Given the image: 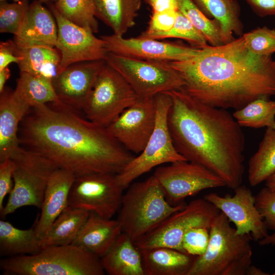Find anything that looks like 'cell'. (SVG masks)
<instances>
[{
	"instance_id": "cell-1",
	"label": "cell",
	"mask_w": 275,
	"mask_h": 275,
	"mask_svg": "<svg viewBox=\"0 0 275 275\" xmlns=\"http://www.w3.org/2000/svg\"><path fill=\"white\" fill-rule=\"evenodd\" d=\"M31 107L20 123V145L75 177L119 173L134 157L107 127L80 117L63 104Z\"/></svg>"
},
{
	"instance_id": "cell-2",
	"label": "cell",
	"mask_w": 275,
	"mask_h": 275,
	"mask_svg": "<svg viewBox=\"0 0 275 275\" xmlns=\"http://www.w3.org/2000/svg\"><path fill=\"white\" fill-rule=\"evenodd\" d=\"M168 62L183 79L182 89L212 106L236 111L275 95V60L251 52L242 36L208 45L189 59Z\"/></svg>"
},
{
	"instance_id": "cell-3",
	"label": "cell",
	"mask_w": 275,
	"mask_h": 275,
	"mask_svg": "<svg viewBox=\"0 0 275 275\" xmlns=\"http://www.w3.org/2000/svg\"><path fill=\"white\" fill-rule=\"evenodd\" d=\"M166 93L172 99L168 123L177 151L216 174L228 188L241 185L245 137L233 115L198 100L182 89Z\"/></svg>"
},
{
	"instance_id": "cell-4",
	"label": "cell",
	"mask_w": 275,
	"mask_h": 275,
	"mask_svg": "<svg viewBox=\"0 0 275 275\" xmlns=\"http://www.w3.org/2000/svg\"><path fill=\"white\" fill-rule=\"evenodd\" d=\"M222 212L213 220L206 252L196 256L186 275H246L252 265L251 235H239Z\"/></svg>"
},
{
	"instance_id": "cell-5",
	"label": "cell",
	"mask_w": 275,
	"mask_h": 275,
	"mask_svg": "<svg viewBox=\"0 0 275 275\" xmlns=\"http://www.w3.org/2000/svg\"><path fill=\"white\" fill-rule=\"evenodd\" d=\"M127 188L123 196L117 219L122 232L134 243L186 205L184 202L171 204L153 175L131 183Z\"/></svg>"
},
{
	"instance_id": "cell-6",
	"label": "cell",
	"mask_w": 275,
	"mask_h": 275,
	"mask_svg": "<svg viewBox=\"0 0 275 275\" xmlns=\"http://www.w3.org/2000/svg\"><path fill=\"white\" fill-rule=\"evenodd\" d=\"M5 274L17 275H103L101 259L73 244L50 245L33 255L1 260Z\"/></svg>"
},
{
	"instance_id": "cell-7",
	"label": "cell",
	"mask_w": 275,
	"mask_h": 275,
	"mask_svg": "<svg viewBox=\"0 0 275 275\" xmlns=\"http://www.w3.org/2000/svg\"><path fill=\"white\" fill-rule=\"evenodd\" d=\"M156 121L153 131L143 150L134 157L118 174L119 182L125 189L136 178L156 167L187 160L176 149L170 132L168 115L172 99L166 92L154 97Z\"/></svg>"
},
{
	"instance_id": "cell-8",
	"label": "cell",
	"mask_w": 275,
	"mask_h": 275,
	"mask_svg": "<svg viewBox=\"0 0 275 275\" xmlns=\"http://www.w3.org/2000/svg\"><path fill=\"white\" fill-rule=\"evenodd\" d=\"M16 163L13 186L1 212L5 217L25 206L41 208L48 179L58 167L47 158L20 146L10 157Z\"/></svg>"
},
{
	"instance_id": "cell-9",
	"label": "cell",
	"mask_w": 275,
	"mask_h": 275,
	"mask_svg": "<svg viewBox=\"0 0 275 275\" xmlns=\"http://www.w3.org/2000/svg\"><path fill=\"white\" fill-rule=\"evenodd\" d=\"M105 62L128 82L138 97L156 95L183 88L184 82L168 62L149 61L107 52Z\"/></svg>"
},
{
	"instance_id": "cell-10",
	"label": "cell",
	"mask_w": 275,
	"mask_h": 275,
	"mask_svg": "<svg viewBox=\"0 0 275 275\" xmlns=\"http://www.w3.org/2000/svg\"><path fill=\"white\" fill-rule=\"evenodd\" d=\"M138 98L125 79L105 62L83 111L89 120L106 127Z\"/></svg>"
},
{
	"instance_id": "cell-11",
	"label": "cell",
	"mask_w": 275,
	"mask_h": 275,
	"mask_svg": "<svg viewBox=\"0 0 275 275\" xmlns=\"http://www.w3.org/2000/svg\"><path fill=\"white\" fill-rule=\"evenodd\" d=\"M219 210L204 198L190 201L169 216L156 228L134 242L139 250L168 247L186 253L182 246L185 233L195 227L210 226Z\"/></svg>"
},
{
	"instance_id": "cell-12",
	"label": "cell",
	"mask_w": 275,
	"mask_h": 275,
	"mask_svg": "<svg viewBox=\"0 0 275 275\" xmlns=\"http://www.w3.org/2000/svg\"><path fill=\"white\" fill-rule=\"evenodd\" d=\"M124 189L116 174L95 173L76 177L68 206L110 219L121 207Z\"/></svg>"
},
{
	"instance_id": "cell-13",
	"label": "cell",
	"mask_w": 275,
	"mask_h": 275,
	"mask_svg": "<svg viewBox=\"0 0 275 275\" xmlns=\"http://www.w3.org/2000/svg\"><path fill=\"white\" fill-rule=\"evenodd\" d=\"M173 205L201 191L226 186L216 174L199 163L188 160L170 163L157 167L153 175Z\"/></svg>"
},
{
	"instance_id": "cell-14",
	"label": "cell",
	"mask_w": 275,
	"mask_h": 275,
	"mask_svg": "<svg viewBox=\"0 0 275 275\" xmlns=\"http://www.w3.org/2000/svg\"><path fill=\"white\" fill-rule=\"evenodd\" d=\"M58 26L56 47L60 52V73L70 65L79 62L104 60L107 53L104 41L92 31L69 21L48 3Z\"/></svg>"
},
{
	"instance_id": "cell-15",
	"label": "cell",
	"mask_w": 275,
	"mask_h": 275,
	"mask_svg": "<svg viewBox=\"0 0 275 275\" xmlns=\"http://www.w3.org/2000/svg\"><path fill=\"white\" fill-rule=\"evenodd\" d=\"M154 97H139L106 127L110 133L131 153L140 154L153 131L156 121Z\"/></svg>"
},
{
	"instance_id": "cell-16",
	"label": "cell",
	"mask_w": 275,
	"mask_h": 275,
	"mask_svg": "<svg viewBox=\"0 0 275 275\" xmlns=\"http://www.w3.org/2000/svg\"><path fill=\"white\" fill-rule=\"evenodd\" d=\"M234 194L221 196L211 193L204 198L223 212L235 225L239 235H251L259 241L268 234L263 218L255 206V198L251 190L244 185L234 189Z\"/></svg>"
},
{
	"instance_id": "cell-17",
	"label": "cell",
	"mask_w": 275,
	"mask_h": 275,
	"mask_svg": "<svg viewBox=\"0 0 275 275\" xmlns=\"http://www.w3.org/2000/svg\"><path fill=\"white\" fill-rule=\"evenodd\" d=\"M108 52L141 60L162 62L184 61L200 52L201 48L143 38H125L113 34L100 37Z\"/></svg>"
},
{
	"instance_id": "cell-18",
	"label": "cell",
	"mask_w": 275,
	"mask_h": 275,
	"mask_svg": "<svg viewBox=\"0 0 275 275\" xmlns=\"http://www.w3.org/2000/svg\"><path fill=\"white\" fill-rule=\"evenodd\" d=\"M105 63V60L79 62L64 69L52 81L60 101L76 112L83 110Z\"/></svg>"
},
{
	"instance_id": "cell-19",
	"label": "cell",
	"mask_w": 275,
	"mask_h": 275,
	"mask_svg": "<svg viewBox=\"0 0 275 275\" xmlns=\"http://www.w3.org/2000/svg\"><path fill=\"white\" fill-rule=\"evenodd\" d=\"M58 26L52 13L39 0L29 5L25 18L14 39L17 47L34 46L56 47Z\"/></svg>"
},
{
	"instance_id": "cell-20",
	"label": "cell",
	"mask_w": 275,
	"mask_h": 275,
	"mask_svg": "<svg viewBox=\"0 0 275 275\" xmlns=\"http://www.w3.org/2000/svg\"><path fill=\"white\" fill-rule=\"evenodd\" d=\"M70 172L57 168L51 174L46 186L39 217L35 230L41 240L60 214L68 206L70 188L75 179Z\"/></svg>"
},
{
	"instance_id": "cell-21",
	"label": "cell",
	"mask_w": 275,
	"mask_h": 275,
	"mask_svg": "<svg viewBox=\"0 0 275 275\" xmlns=\"http://www.w3.org/2000/svg\"><path fill=\"white\" fill-rule=\"evenodd\" d=\"M31 107L14 91L4 89L0 97V161L10 158L20 146L18 130Z\"/></svg>"
},
{
	"instance_id": "cell-22",
	"label": "cell",
	"mask_w": 275,
	"mask_h": 275,
	"mask_svg": "<svg viewBox=\"0 0 275 275\" xmlns=\"http://www.w3.org/2000/svg\"><path fill=\"white\" fill-rule=\"evenodd\" d=\"M122 232L118 219L104 218L90 212L86 222L72 244L101 259Z\"/></svg>"
},
{
	"instance_id": "cell-23",
	"label": "cell",
	"mask_w": 275,
	"mask_h": 275,
	"mask_svg": "<svg viewBox=\"0 0 275 275\" xmlns=\"http://www.w3.org/2000/svg\"><path fill=\"white\" fill-rule=\"evenodd\" d=\"M140 250L145 275H186L196 257L168 247Z\"/></svg>"
},
{
	"instance_id": "cell-24",
	"label": "cell",
	"mask_w": 275,
	"mask_h": 275,
	"mask_svg": "<svg viewBox=\"0 0 275 275\" xmlns=\"http://www.w3.org/2000/svg\"><path fill=\"white\" fill-rule=\"evenodd\" d=\"M101 261L109 275H145L140 250L123 232Z\"/></svg>"
},
{
	"instance_id": "cell-25",
	"label": "cell",
	"mask_w": 275,
	"mask_h": 275,
	"mask_svg": "<svg viewBox=\"0 0 275 275\" xmlns=\"http://www.w3.org/2000/svg\"><path fill=\"white\" fill-rule=\"evenodd\" d=\"M143 0H93L95 16L123 36L135 23Z\"/></svg>"
},
{
	"instance_id": "cell-26",
	"label": "cell",
	"mask_w": 275,
	"mask_h": 275,
	"mask_svg": "<svg viewBox=\"0 0 275 275\" xmlns=\"http://www.w3.org/2000/svg\"><path fill=\"white\" fill-rule=\"evenodd\" d=\"M15 53L21 58L17 64L20 72L44 77L51 81L60 73L61 54L56 47L34 46L19 48Z\"/></svg>"
},
{
	"instance_id": "cell-27",
	"label": "cell",
	"mask_w": 275,
	"mask_h": 275,
	"mask_svg": "<svg viewBox=\"0 0 275 275\" xmlns=\"http://www.w3.org/2000/svg\"><path fill=\"white\" fill-rule=\"evenodd\" d=\"M208 18L220 24L224 44L235 38L233 34L241 35L243 25L240 19V9L236 0H193Z\"/></svg>"
},
{
	"instance_id": "cell-28",
	"label": "cell",
	"mask_w": 275,
	"mask_h": 275,
	"mask_svg": "<svg viewBox=\"0 0 275 275\" xmlns=\"http://www.w3.org/2000/svg\"><path fill=\"white\" fill-rule=\"evenodd\" d=\"M42 249L35 230V223L29 229H19L7 221H0L1 256L33 255Z\"/></svg>"
},
{
	"instance_id": "cell-29",
	"label": "cell",
	"mask_w": 275,
	"mask_h": 275,
	"mask_svg": "<svg viewBox=\"0 0 275 275\" xmlns=\"http://www.w3.org/2000/svg\"><path fill=\"white\" fill-rule=\"evenodd\" d=\"M90 212L68 206L53 223L41 239L42 248L50 245L72 244L86 222Z\"/></svg>"
},
{
	"instance_id": "cell-30",
	"label": "cell",
	"mask_w": 275,
	"mask_h": 275,
	"mask_svg": "<svg viewBox=\"0 0 275 275\" xmlns=\"http://www.w3.org/2000/svg\"><path fill=\"white\" fill-rule=\"evenodd\" d=\"M275 173V129L267 128L257 151L248 162V178L252 186L265 181Z\"/></svg>"
},
{
	"instance_id": "cell-31",
	"label": "cell",
	"mask_w": 275,
	"mask_h": 275,
	"mask_svg": "<svg viewBox=\"0 0 275 275\" xmlns=\"http://www.w3.org/2000/svg\"><path fill=\"white\" fill-rule=\"evenodd\" d=\"M20 72L14 91L31 107L49 103H62L51 80L27 72Z\"/></svg>"
},
{
	"instance_id": "cell-32",
	"label": "cell",
	"mask_w": 275,
	"mask_h": 275,
	"mask_svg": "<svg viewBox=\"0 0 275 275\" xmlns=\"http://www.w3.org/2000/svg\"><path fill=\"white\" fill-rule=\"evenodd\" d=\"M242 127L275 129V101L269 98H257L232 114Z\"/></svg>"
},
{
	"instance_id": "cell-33",
	"label": "cell",
	"mask_w": 275,
	"mask_h": 275,
	"mask_svg": "<svg viewBox=\"0 0 275 275\" xmlns=\"http://www.w3.org/2000/svg\"><path fill=\"white\" fill-rule=\"evenodd\" d=\"M178 11L205 37L211 46L224 44L221 26L215 19L204 14L193 0H177Z\"/></svg>"
},
{
	"instance_id": "cell-34",
	"label": "cell",
	"mask_w": 275,
	"mask_h": 275,
	"mask_svg": "<svg viewBox=\"0 0 275 275\" xmlns=\"http://www.w3.org/2000/svg\"><path fill=\"white\" fill-rule=\"evenodd\" d=\"M53 5L69 21L94 33L98 31L93 0H57Z\"/></svg>"
},
{
	"instance_id": "cell-35",
	"label": "cell",
	"mask_w": 275,
	"mask_h": 275,
	"mask_svg": "<svg viewBox=\"0 0 275 275\" xmlns=\"http://www.w3.org/2000/svg\"><path fill=\"white\" fill-rule=\"evenodd\" d=\"M183 39L193 47L204 48L208 45L205 37L190 22L182 13L178 11L173 27L168 32L151 35L148 38L159 40L166 38Z\"/></svg>"
},
{
	"instance_id": "cell-36",
	"label": "cell",
	"mask_w": 275,
	"mask_h": 275,
	"mask_svg": "<svg viewBox=\"0 0 275 275\" xmlns=\"http://www.w3.org/2000/svg\"><path fill=\"white\" fill-rule=\"evenodd\" d=\"M29 7L28 0L10 3L7 1H0V32L16 35L24 22Z\"/></svg>"
},
{
	"instance_id": "cell-37",
	"label": "cell",
	"mask_w": 275,
	"mask_h": 275,
	"mask_svg": "<svg viewBox=\"0 0 275 275\" xmlns=\"http://www.w3.org/2000/svg\"><path fill=\"white\" fill-rule=\"evenodd\" d=\"M246 48L259 56H271L275 53V30L258 27L241 36Z\"/></svg>"
},
{
	"instance_id": "cell-38",
	"label": "cell",
	"mask_w": 275,
	"mask_h": 275,
	"mask_svg": "<svg viewBox=\"0 0 275 275\" xmlns=\"http://www.w3.org/2000/svg\"><path fill=\"white\" fill-rule=\"evenodd\" d=\"M209 239V229L195 227L185 233L182 240V246L186 254L194 256H200L206 252Z\"/></svg>"
},
{
	"instance_id": "cell-39",
	"label": "cell",
	"mask_w": 275,
	"mask_h": 275,
	"mask_svg": "<svg viewBox=\"0 0 275 275\" xmlns=\"http://www.w3.org/2000/svg\"><path fill=\"white\" fill-rule=\"evenodd\" d=\"M255 206L267 229L275 231V194L265 186L255 196Z\"/></svg>"
},
{
	"instance_id": "cell-40",
	"label": "cell",
	"mask_w": 275,
	"mask_h": 275,
	"mask_svg": "<svg viewBox=\"0 0 275 275\" xmlns=\"http://www.w3.org/2000/svg\"><path fill=\"white\" fill-rule=\"evenodd\" d=\"M177 11L152 12L147 30L139 37L148 38L151 35L169 31L174 25Z\"/></svg>"
},
{
	"instance_id": "cell-41",
	"label": "cell",
	"mask_w": 275,
	"mask_h": 275,
	"mask_svg": "<svg viewBox=\"0 0 275 275\" xmlns=\"http://www.w3.org/2000/svg\"><path fill=\"white\" fill-rule=\"evenodd\" d=\"M16 168L15 162L10 158L0 161V211L4 208V200L13 188V174Z\"/></svg>"
},
{
	"instance_id": "cell-42",
	"label": "cell",
	"mask_w": 275,
	"mask_h": 275,
	"mask_svg": "<svg viewBox=\"0 0 275 275\" xmlns=\"http://www.w3.org/2000/svg\"><path fill=\"white\" fill-rule=\"evenodd\" d=\"M16 45L13 40L1 42L0 70L8 67L12 63L18 64L21 60L15 53Z\"/></svg>"
},
{
	"instance_id": "cell-43",
	"label": "cell",
	"mask_w": 275,
	"mask_h": 275,
	"mask_svg": "<svg viewBox=\"0 0 275 275\" xmlns=\"http://www.w3.org/2000/svg\"><path fill=\"white\" fill-rule=\"evenodd\" d=\"M261 17L275 16V0H244Z\"/></svg>"
},
{
	"instance_id": "cell-44",
	"label": "cell",
	"mask_w": 275,
	"mask_h": 275,
	"mask_svg": "<svg viewBox=\"0 0 275 275\" xmlns=\"http://www.w3.org/2000/svg\"><path fill=\"white\" fill-rule=\"evenodd\" d=\"M151 8L152 12L178 11L177 0H143Z\"/></svg>"
},
{
	"instance_id": "cell-45",
	"label": "cell",
	"mask_w": 275,
	"mask_h": 275,
	"mask_svg": "<svg viewBox=\"0 0 275 275\" xmlns=\"http://www.w3.org/2000/svg\"><path fill=\"white\" fill-rule=\"evenodd\" d=\"M11 75V72L8 67L0 70V93L5 89V85Z\"/></svg>"
},
{
	"instance_id": "cell-46",
	"label": "cell",
	"mask_w": 275,
	"mask_h": 275,
	"mask_svg": "<svg viewBox=\"0 0 275 275\" xmlns=\"http://www.w3.org/2000/svg\"><path fill=\"white\" fill-rule=\"evenodd\" d=\"M260 245H275V232L271 234H268L265 237L258 241Z\"/></svg>"
},
{
	"instance_id": "cell-47",
	"label": "cell",
	"mask_w": 275,
	"mask_h": 275,
	"mask_svg": "<svg viewBox=\"0 0 275 275\" xmlns=\"http://www.w3.org/2000/svg\"><path fill=\"white\" fill-rule=\"evenodd\" d=\"M267 273L263 271L261 269L258 268L252 264L249 268L246 275H268Z\"/></svg>"
},
{
	"instance_id": "cell-48",
	"label": "cell",
	"mask_w": 275,
	"mask_h": 275,
	"mask_svg": "<svg viewBox=\"0 0 275 275\" xmlns=\"http://www.w3.org/2000/svg\"><path fill=\"white\" fill-rule=\"evenodd\" d=\"M265 186L275 194V173L265 181Z\"/></svg>"
},
{
	"instance_id": "cell-49",
	"label": "cell",
	"mask_w": 275,
	"mask_h": 275,
	"mask_svg": "<svg viewBox=\"0 0 275 275\" xmlns=\"http://www.w3.org/2000/svg\"><path fill=\"white\" fill-rule=\"evenodd\" d=\"M8 1V0H0V1ZM11 1H13V2H18L21 0H11ZM39 1L42 2L43 3H45L48 4L50 3H54V2H56L57 0H39Z\"/></svg>"
},
{
	"instance_id": "cell-50",
	"label": "cell",
	"mask_w": 275,
	"mask_h": 275,
	"mask_svg": "<svg viewBox=\"0 0 275 275\" xmlns=\"http://www.w3.org/2000/svg\"><path fill=\"white\" fill-rule=\"evenodd\" d=\"M273 275H275V272H274V273L273 274Z\"/></svg>"
}]
</instances>
